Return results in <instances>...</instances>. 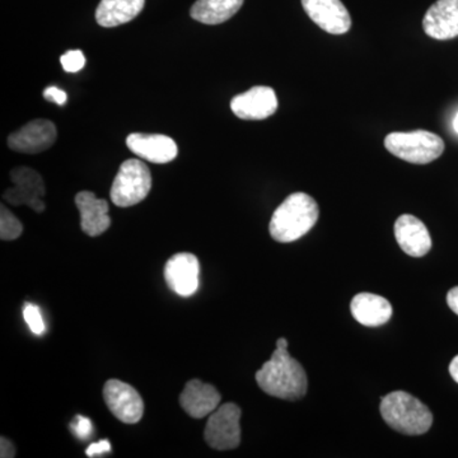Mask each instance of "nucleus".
<instances>
[{"label":"nucleus","mask_w":458,"mask_h":458,"mask_svg":"<svg viewBox=\"0 0 458 458\" xmlns=\"http://www.w3.org/2000/svg\"><path fill=\"white\" fill-rule=\"evenodd\" d=\"M256 382L265 394L278 399L297 401L306 394V372L300 361L289 355L284 337L276 342L273 357L256 372Z\"/></svg>","instance_id":"f257e3e1"},{"label":"nucleus","mask_w":458,"mask_h":458,"mask_svg":"<svg viewBox=\"0 0 458 458\" xmlns=\"http://www.w3.org/2000/svg\"><path fill=\"white\" fill-rule=\"evenodd\" d=\"M318 216V205L315 199L304 192H294L276 208L271 216L270 236L276 242H294L311 231Z\"/></svg>","instance_id":"f03ea898"},{"label":"nucleus","mask_w":458,"mask_h":458,"mask_svg":"<svg viewBox=\"0 0 458 458\" xmlns=\"http://www.w3.org/2000/svg\"><path fill=\"white\" fill-rule=\"evenodd\" d=\"M382 418L387 426L406 436L427 433L433 424V415L427 405L405 391H394L381 397Z\"/></svg>","instance_id":"7ed1b4c3"},{"label":"nucleus","mask_w":458,"mask_h":458,"mask_svg":"<svg viewBox=\"0 0 458 458\" xmlns=\"http://www.w3.org/2000/svg\"><path fill=\"white\" fill-rule=\"evenodd\" d=\"M385 147L391 155L414 165H428L445 152V141L439 135L427 131L390 132Z\"/></svg>","instance_id":"20e7f679"},{"label":"nucleus","mask_w":458,"mask_h":458,"mask_svg":"<svg viewBox=\"0 0 458 458\" xmlns=\"http://www.w3.org/2000/svg\"><path fill=\"white\" fill-rule=\"evenodd\" d=\"M150 189L152 176L148 165L140 159H128L114 177L110 197L116 207H134L148 197Z\"/></svg>","instance_id":"39448f33"},{"label":"nucleus","mask_w":458,"mask_h":458,"mask_svg":"<svg viewBox=\"0 0 458 458\" xmlns=\"http://www.w3.org/2000/svg\"><path fill=\"white\" fill-rule=\"evenodd\" d=\"M241 415L242 411L233 403H225L212 412L204 432L205 441L209 447L228 451L240 445Z\"/></svg>","instance_id":"423d86ee"},{"label":"nucleus","mask_w":458,"mask_h":458,"mask_svg":"<svg viewBox=\"0 0 458 458\" xmlns=\"http://www.w3.org/2000/svg\"><path fill=\"white\" fill-rule=\"evenodd\" d=\"M12 188L5 190L4 200L14 207L27 205L33 212L42 213L45 203L42 198L47 195L41 174L30 167H16L11 171Z\"/></svg>","instance_id":"0eeeda50"},{"label":"nucleus","mask_w":458,"mask_h":458,"mask_svg":"<svg viewBox=\"0 0 458 458\" xmlns=\"http://www.w3.org/2000/svg\"><path fill=\"white\" fill-rule=\"evenodd\" d=\"M104 399L108 410L122 423L137 424L143 418L144 403L140 393L120 379H108L104 387Z\"/></svg>","instance_id":"6e6552de"},{"label":"nucleus","mask_w":458,"mask_h":458,"mask_svg":"<svg viewBox=\"0 0 458 458\" xmlns=\"http://www.w3.org/2000/svg\"><path fill=\"white\" fill-rule=\"evenodd\" d=\"M56 138L55 123L50 120L38 119L9 135L8 147L14 152L36 155L53 147Z\"/></svg>","instance_id":"1a4fd4ad"},{"label":"nucleus","mask_w":458,"mask_h":458,"mask_svg":"<svg viewBox=\"0 0 458 458\" xmlns=\"http://www.w3.org/2000/svg\"><path fill=\"white\" fill-rule=\"evenodd\" d=\"M200 278V264L197 256L181 252L168 259L165 267V279L171 291L190 297L197 293Z\"/></svg>","instance_id":"9d476101"},{"label":"nucleus","mask_w":458,"mask_h":458,"mask_svg":"<svg viewBox=\"0 0 458 458\" xmlns=\"http://www.w3.org/2000/svg\"><path fill=\"white\" fill-rule=\"evenodd\" d=\"M231 110L242 120L267 119L278 110L276 90L267 86L252 87L232 99Z\"/></svg>","instance_id":"9b49d317"},{"label":"nucleus","mask_w":458,"mask_h":458,"mask_svg":"<svg viewBox=\"0 0 458 458\" xmlns=\"http://www.w3.org/2000/svg\"><path fill=\"white\" fill-rule=\"evenodd\" d=\"M304 11L313 22L331 35L351 30L352 18L342 0H302Z\"/></svg>","instance_id":"f8f14e48"},{"label":"nucleus","mask_w":458,"mask_h":458,"mask_svg":"<svg viewBox=\"0 0 458 458\" xmlns=\"http://www.w3.org/2000/svg\"><path fill=\"white\" fill-rule=\"evenodd\" d=\"M126 146L134 155L156 165L168 164L174 161L179 153L176 141L162 134L132 132L126 138Z\"/></svg>","instance_id":"ddd939ff"},{"label":"nucleus","mask_w":458,"mask_h":458,"mask_svg":"<svg viewBox=\"0 0 458 458\" xmlns=\"http://www.w3.org/2000/svg\"><path fill=\"white\" fill-rule=\"evenodd\" d=\"M394 236L401 250L411 258H423L432 249V238L426 225L410 214H403L397 218Z\"/></svg>","instance_id":"4468645a"},{"label":"nucleus","mask_w":458,"mask_h":458,"mask_svg":"<svg viewBox=\"0 0 458 458\" xmlns=\"http://www.w3.org/2000/svg\"><path fill=\"white\" fill-rule=\"evenodd\" d=\"M424 32L436 40H451L458 36V0H437L423 20Z\"/></svg>","instance_id":"2eb2a0df"},{"label":"nucleus","mask_w":458,"mask_h":458,"mask_svg":"<svg viewBox=\"0 0 458 458\" xmlns=\"http://www.w3.org/2000/svg\"><path fill=\"white\" fill-rule=\"evenodd\" d=\"M222 396L212 385L191 379L180 394L181 408L194 419H203L219 408Z\"/></svg>","instance_id":"dca6fc26"},{"label":"nucleus","mask_w":458,"mask_h":458,"mask_svg":"<svg viewBox=\"0 0 458 458\" xmlns=\"http://www.w3.org/2000/svg\"><path fill=\"white\" fill-rule=\"evenodd\" d=\"M75 205L81 213V227L87 236L98 237L111 225L108 204L93 192L81 191L75 195Z\"/></svg>","instance_id":"f3484780"},{"label":"nucleus","mask_w":458,"mask_h":458,"mask_svg":"<svg viewBox=\"0 0 458 458\" xmlns=\"http://www.w3.org/2000/svg\"><path fill=\"white\" fill-rule=\"evenodd\" d=\"M352 318L363 327H377L390 321L393 306L386 298L372 293H360L351 303Z\"/></svg>","instance_id":"a211bd4d"},{"label":"nucleus","mask_w":458,"mask_h":458,"mask_svg":"<svg viewBox=\"0 0 458 458\" xmlns=\"http://www.w3.org/2000/svg\"><path fill=\"white\" fill-rule=\"evenodd\" d=\"M146 0H101L96 9V21L99 26H122L140 16Z\"/></svg>","instance_id":"6ab92c4d"},{"label":"nucleus","mask_w":458,"mask_h":458,"mask_svg":"<svg viewBox=\"0 0 458 458\" xmlns=\"http://www.w3.org/2000/svg\"><path fill=\"white\" fill-rule=\"evenodd\" d=\"M245 0H197L190 16L204 25H221L240 11Z\"/></svg>","instance_id":"aec40b11"},{"label":"nucleus","mask_w":458,"mask_h":458,"mask_svg":"<svg viewBox=\"0 0 458 458\" xmlns=\"http://www.w3.org/2000/svg\"><path fill=\"white\" fill-rule=\"evenodd\" d=\"M22 223L18 221L16 216L2 205L0 208V238L3 241H13L22 234Z\"/></svg>","instance_id":"412c9836"},{"label":"nucleus","mask_w":458,"mask_h":458,"mask_svg":"<svg viewBox=\"0 0 458 458\" xmlns=\"http://www.w3.org/2000/svg\"><path fill=\"white\" fill-rule=\"evenodd\" d=\"M23 318H25L26 324L29 325L30 330L35 335H42L45 333V322L42 318L40 309L35 304L27 302L23 307Z\"/></svg>","instance_id":"4be33fe9"},{"label":"nucleus","mask_w":458,"mask_h":458,"mask_svg":"<svg viewBox=\"0 0 458 458\" xmlns=\"http://www.w3.org/2000/svg\"><path fill=\"white\" fill-rule=\"evenodd\" d=\"M60 63H62L63 69L68 73H78L86 65V57L81 50H71L60 57Z\"/></svg>","instance_id":"5701e85b"},{"label":"nucleus","mask_w":458,"mask_h":458,"mask_svg":"<svg viewBox=\"0 0 458 458\" xmlns=\"http://www.w3.org/2000/svg\"><path fill=\"white\" fill-rule=\"evenodd\" d=\"M72 430H73L74 436L80 438L81 441H86L90 436H92L93 427L90 423L89 419L81 417L74 418V420L71 424Z\"/></svg>","instance_id":"b1692460"},{"label":"nucleus","mask_w":458,"mask_h":458,"mask_svg":"<svg viewBox=\"0 0 458 458\" xmlns=\"http://www.w3.org/2000/svg\"><path fill=\"white\" fill-rule=\"evenodd\" d=\"M44 98H47V101L60 105V106H63V105L68 101V96H66L64 90L57 89L55 86H51L49 89H45Z\"/></svg>","instance_id":"393cba45"},{"label":"nucleus","mask_w":458,"mask_h":458,"mask_svg":"<svg viewBox=\"0 0 458 458\" xmlns=\"http://www.w3.org/2000/svg\"><path fill=\"white\" fill-rule=\"evenodd\" d=\"M111 451V445L110 442L106 441V439H104V441H99L98 443H92V445H89V448L86 450L87 456L93 458V457H99L102 456V454H106L108 452Z\"/></svg>","instance_id":"a878e982"},{"label":"nucleus","mask_w":458,"mask_h":458,"mask_svg":"<svg viewBox=\"0 0 458 458\" xmlns=\"http://www.w3.org/2000/svg\"><path fill=\"white\" fill-rule=\"evenodd\" d=\"M0 457L2 458H13L16 457V447L13 443L9 441L5 437L0 438Z\"/></svg>","instance_id":"bb28decb"},{"label":"nucleus","mask_w":458,"mask_h":458,"mask_svg":"<svg viewBox=\"0 0 458 458\" xmlns=\"http://www.w3.org/2000/svg\"><path fill=\"white\" fill-rule=\"evenodd\" d=\"M447 303L452 311L458 316V286L452 288L447 294Z\"/></svg>","instance_id":"cd10ccee"},{"label":"nucleus","mask_w":458,"mask_h":458,"mask_svg":"<svg viewBox=\"0 0 458 458\" xmlns=\"http://www.w3.org/2000/svg\"><path fill=\"white\" fill-rule=\"evenodd\" d=\"M450 375L458 384V355L452 360L450 364Z\"/></svg>","instance_id":"c85d7f7f"},{"label":"nucleus","mask_w":458,"mask_h":458,"mask_svg":"<svg viewBox=\"0 0 458 458\" xmlns=\"http://www.w3.org/2000/svg\"><path fill=\"white\" fill-rule=\"evenodd\" d=\"M454 131H456L458 134V114H456V117H454Z\"/></svg>","instance_id":"c756f323"}]
</instances>
